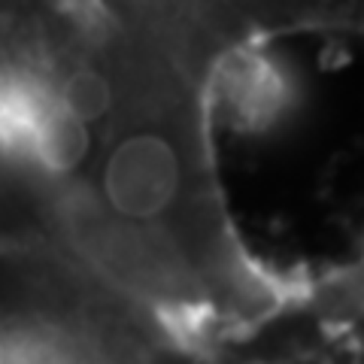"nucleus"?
Segmentation results:
<instances>
[{
  "label": "nucleus",
  "instance_id": "1",
  "mask_svg": "<svg viewBox=\"0 0 364 364\" xmlns=\"http://www.w3.org/2000/svg\"><path fill=\"white\" fill-rule=\"evenodd\" d=\"M298 97L294 70L261 43L237 46L213 70V112L231 134L264 136L277 131L294 112Z\"/></svg>",
  "mask_w": 364,
  "mask_h": 364
},
{
  "label": "nucleus",
  "instance_id": "2",
  "mask_svg": "<svg viewBox=\"0 0 364 364\" xmlns=\"http://www.w3.org/2000/svg\"><path fill=\"white\" fill-rule=\"evenodd\" d=\"M182 195V155L158 131H136L112 146L100 176V198L112 219L152 228Z\"/></svg>",
  "mask_w": 364,
  "mask_h": 364
},
{
  "label": "nucleus",
  "instance_id": "3",
  "mask_svg": "<svg viewBox=\"0 0 364 364\" xmlns=\"http://www.w3.org/2000/svg\"><path fill=\"white\" fill-rule=\"evenodd\" d=\"M79 240L100 270H107L122 286L149 294L155 304L188 294L186 261L176 246L158 237L152 228L128 225L112 215H82Z\"/></svg>",
  "mask_w": 364,
  "mask_h": 364
},
{
  "label": "nucleus",
  "instance_id": "4",
  "mask_svg": "<svg viewBox=\"0 0 364 364\" xmlns=\"http://www.w3.org/2000/svg\"><path fill=\"white\" fill-rule=\"evenodd\" d=\"M55 97V85L25 67L0 70V161L25 164L37 128Z\"/></svg>",
  "mask_w": 364,
  "mask_h": 364
},
{
  "label": "nucleus",
  "instance_id": "5",
  "mask_svg": "<svg viewBox=\"0 0 364 364\" xmlns=\"http://www.w3.org/2000/svg\"><path fill=\"white\" fill-rule=\"evenodd\" d=\"M85 152L88 124L79 122L70 109H64L58 95H55L37 128V136H33L28 167L43 176H67L85 161Z\"/></svg>",
  "mask_w": 364,
  "mask_h": 364
},
{
  "label": "nucleus",
  "instance_id": "6",
  "mask_svg": "<svg viewBox=\"0 0 364 364\" xmlns=\"http://www.w3.org/2000/svg\"><path fill=\"white\" fill-rule=\"evenodd\" d=\"M55 95L64 104V109H70L79 122H97L104 112L109 109V100H112V91L109 82L97 70H76L64 79V82L55 85Z\"/></svg>",
  "mask_w": 364,
  "mask_h": 364
},
{
  "label": "nucleus",
  "instance_id": "7",
  "mask_svg": "<svg viewBox=\"0 0 364 364\" xmlns=\"http://www.w3.org/2000/svg\"><path fill=\"white\" fill-rule=\"evenodd\" d=\"M0 364H9V334L0 331Z\"/></svg>",
  "mask_w": 364,
  "mask_h": 364
}]
</instances>
